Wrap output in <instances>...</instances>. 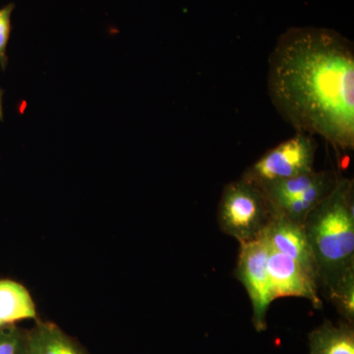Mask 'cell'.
<instances>
[{
  "label": "cell",
  "mask_w": 354,
  "mask_h": 354,
  "mask_svg": "<svg viewBox=\"0 0 354 354\" xmlns=\"http://www.w3.org/2000/svg\"><path fill=\"white\" fill-rule=\"evenodd\" d=\"M0 354H28L27 330L16 324L0 329Z\"/></svg>",
  "instance_id": "12"
},
{
  "label": "cell",
  "mask_w": 354,
  "mask_h": 354,
  "mask_svg": "<svg viewBox=\"0 0 354 354\" xmlns=\"http://www.w3.org/2000/svg\"><path fill=\"white\" fill-rule=\"evenodd\" d=\"M15 9V4L9 3L3 8L0 9V67L6 70L8 64L6 50L10 39L12 24H11V16Z\"/></svg>",
  "instance_id": "13"
},
{
  "label": "cell",
  "mask_w": 354,
  "mask_h": 354,
  "mask_svg": "<svg viewBox=\"0 0 354 354\" xmlns=\"http://www.w3.org/2000/svg\"><path fill=\"white\" fill-rule=\"evenodd\" d=\"M268 92L295 131L354 149V46L335 30H286L270 53Z\"/></svg>",
  "instance_id": "1"
},
{
  "label": "cell",
  "mask_w": 354,
  "mask_h": 354,
  "mask_svg": "<svg viewBox=\"0 0 354 354\" xmlns=\"http://www.w3.org/2000/svg\"><path fill=\"white\" fill-rule=\"evenodd\" d=\"M267 269L272 299L302 297L309 300L314 308H322L323 302L319 297V286L316 279L307 274L295 260L279 252L270 244Z\"/></svg>",
  "instance_id": "6"
},
{
  "label": "cell",
  "mask_w": 354,
  "mask_h": 354,
  "mask_svg": "<svg viewBox=\"0 0 354 354\" xmlns=\"http://www.w3.org/2000/svg\"><path fill=\"white\" fill-rule=\"evenodd\" d=\"M37 319L36 304L27 288L12 279H0V322L13 325Z\"/></svg>",
  "instance_id": "9"
},
{
  "label": "cell",
  "mask_w": 354,
  "mask_h": 354,
  "mask_svg": "<svg viewBox=\"0 0 354 354\" xmlns=\"http://www.w3.org/2000/svg\"><path fill=\"white\" fill-rule=\"evenodd\" d=\"M328 297L344 321L354 323V270L346 272L334 288L327 292Z\"/></svg>",
  "instance_id": "11"
},
{
  "label": "cell",
  "mask_w": 354,
  "mask_h": 354,
  "mask_svg": "<svg viewBox=\"0 0 354 354\" xmlns=\"http://www.w3.org/2000/svg\"><path fill=\"white\" fill-rule=\"evenodd\" d=\"M309 354H354L353 324L326 321L310 332Z\"/></svg>",
  "instance_id": "10"
},
{
  "label": "cell",
  "mask_w": 354,
  "mask_h": 354,
  "mask_svg": "<svg viewBox=\"0 0 354 354\" xmlns=\"http://www.w3.org/2000/svg\"><path fill=\"white\" fill-rule=\"evenodd\" d=\"M269 244L264 236L248 243L241 244L235 268V278L246 288L253 309V325L257 332L267 329L266 316L274 301L268 274Z\"/></svg>",
  "instance_id": "5"
},
{
  "label": "cell",
  "mask_w": 354,
  "mask_h": 354,
  "mask_svg": "<svg viewBox=\"0 0 354 354\" xmlns=\"http://www.w3.org/2000/svg\"><path fill=\"white\" fill-rule=\"evenodd\" d=\"M263 236L272 248L301 266L302 269L316 279L318 283L315 259L304 225L293 223L285 216L274 213V218Z\"/></svg>",
  "instance_id": "7"
},
{
  "label": "cell",
  "mask_w": 354,
  "mask_h": 354,
  "mask_svg": "<svg viewBox=\"0 0 354 354\" xmlns=\"http://www.w3.org/2000/svg\"><path fill=\"white\" fill-rule=\"evenodd\" d=\"M28 354H88L57 324L37 321L27 330Z\"/></svg>",
  "instance_id": "8"
},
{
  "label": "cell",
  "mask_w": 354,
  "mask_h": 354,
  "mask_svg": "<svg viewBox=\"0 0 354 354\" xmlns=\"http://www.w3.org/2000/svg\"><path fill=\"white\" fill-rule=\"evenodd\" d=\"M274 216L271 203L255 183L241 177L223 187L218 207V227L239 243L261 239Z\"/></svg>",
  "instance_id": "3"
},
{
  "label": "cell",
  "mask_w": 354,
  "mask_h": 354,
  "mask_svg": "<svg viewBox=\"0 0 354 354\" xmlns=\"http://www.w3.org/2000/svg\"><path fill=\"white\" fill-rule=\"evenodd\" d=\"M3 90L0 88V121H3Z\"/></svg>",
  "instance_id": "14"
},
{
  "label": "cell",
  "mask_w": 354,
  "mask_h": 354,
  "mask_svg": "<svg viewBox=\"0 0 354 354\" xmlns=\"http://www.w3.org/2000/svg\"><path fill=\"white\" fill-rule=\"evenodd\" d=\"M317 150L312 135L297 132L290 139L267 151L253 165L247 167L242 178L262 186L309 174L314 169Z\"/></svg>",
  "instance_id": "4"
},
{
  "label": "cell",
  "mask_w": 354,
  "mask_h": 354,
  "mask_svg": "<svg viewBox=\"0 0 354 354\" xmlns=\"http://www.w3.org/2000/svg\"><path fill=\"white\" fill-rule=\"evenodd\" d=\"M4 326H7V325H4V324H2L1 322H0V329H1V328H3Z\"/></svg>",
  "instance_id": "15"
},
{
  "label": "cell",
  "mask_w": 354,
  "mask_h": 354,
  "mask_svg": "<svg viewBox=\"0 0 354 354\" xmlns=\"http://www.w3.org/2000/svg\"><path fill=\"white\" fill-rule=\"evenodd\" d=\"M354 186L339 177L334 189L304 223L317 267L318 286L329 291L354 270Z\"/></svg>",
  "instance_id": "2"
}]
</instances>
